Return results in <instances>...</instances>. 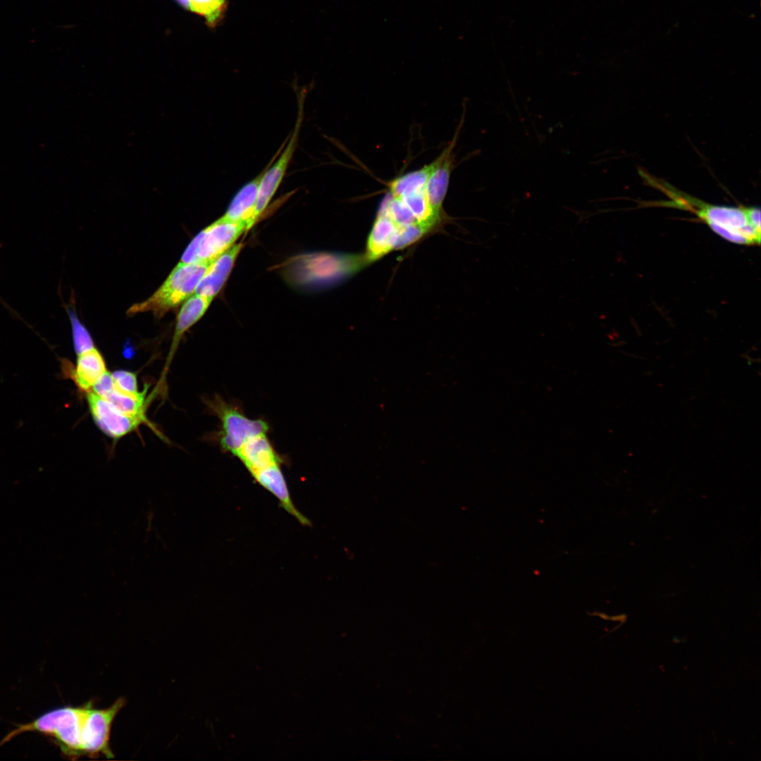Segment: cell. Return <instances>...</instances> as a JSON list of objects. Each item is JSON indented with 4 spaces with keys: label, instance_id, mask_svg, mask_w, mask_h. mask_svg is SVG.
Returning a JSON list of instances; mask_svg holds the SVG:
<instances>
[{
    "label": "cell",
    "instance_id": "1",
    "mask_svg": "<svg viewBox=\"0 0 761 761\" xmlns=\"http://www.w3.org/2000/svg\"><path fill=\"white\" fill-rule=\"evenodd\" d=\"M370 263L365 254L314 252L288 258L278 271L290 287L310 291L338 284Z\"/></svg>",
    "mask_w": 761,
    "mask_h": 761
},
{
    "label": "cell",
    "instance_id": "2",
    "mask_svg": "<svg viewBox=\"0 0 761 761\" xmlns=\"http://www.w3.org/2000/svg\"><path fill=\"white\" fill-rule=\"evenodd\" d=\"M671 206L693 212L712 231L726 240L738 245H759L761 230L750 222L747 207L714 205L683 194L663 183Z\"/></svg>",
    "mask_w": 761,
    "mask_h": 761
},
{
    "label": "cell",
    "instance_id": "3",
    "mask_svg": "<svg viewBox=\"0 0 761 761\" xmlns=\"http://www.w3.org/2000/svg\"><path fill=\"white\" fill-rule=\"evenodd\" d=\"M215 259L197 263L179 262L162 285L147 299L132 305L127 314L151 312L156 318L163 316L195 293L201 279Z\"/></svg>",
    "mask_w": 761,
    "mask_h": 761
},
{
    "label": "cell",
    "instance_id": "4",
    "mask_svg": "<svg viewBox=\"0 0 761 761\" xmlns=\"http://www.w3.org/2000/svg\"><path fill=\"white\" fill-rule=\"evenodd\" d=\"M87 703L81 707H63L51 710L35 721L18 726L9 733L1 745L18 734L39 731L52 736L62 752L73 759L82 755L81 730Z\"/></svg>",
    "mask_w": 761,
    "mask_h": 761
},
{
    "label": "cell",
    "instance_id": "5",
    "mask_svg": "<svg viewBox=\"0 0 761 761\" xmlns=\"http://www.w3.org/2000/svg\"><path fill=\"white\" fill-rule=\"evenodd\" d=\"M208 405L221 422L218 442L223 451L233 455L250 438L266 434L269 426L263 419H252L219 397L209 401Z\"/></svg>",
    "mask_w": 761,
    "mask_h": 761
},
{
    "label": "cell",
    "instance_id": "6",
    "mask_svg": "<svg viewBox=\"0 0 761 761\" xmlns=\"http://www.w3.org/2000/svg\"><path fill=\"white\" fill-rule=\"evenodd\" d=\"M246 231L245 224L220 218L194 237L184 251L180 262L197 263L214 260L233 246Z\"/></svg>",
    "mask_w": 761,
    "mask_h": 761
},
{
    "label": "cell",
    "instance_id": "7",
    "mask_svg": "<svg viewBox=\"0 0 761 761\" xmlns=\"http://www.w3.org/2000/svg\"><path fill=\"white\" fill-rule=\"evenodd\" d=\"M297 116L294 129L287 141L283 142L282 147L278 149L271 162L266 166L259 184L255 208L256 221L266 209L280 185L298 142L304 117L305 91L297 90Z\"/></svg>",
    "mask_w": 761,
    "mask_h": 761
},
{
    "label": "cell",
    "instance_id": "8",
    "mask_svg": "<svg viewBox=\"0 0 761 761\" xmlns=\"http://www.w3.org/2000/svg\"><path fill=\"white\" fill-rule=\"evenodd\" d=\"M125 704L124 698L117 699L105 709H94L92 702L87 703L81 730L82 755L94 758L100 755L113 757L109 745L111 729L116 716Z\"/></svg>",
    "mask_w": 761,
    "mask_h": 761
},
{
    "label": "cell",
    "instance_id": "9",
    "mask_svg": "<svg viewBox=\"0 0 761 761\" xmlns=\"http://www.w3.org/2000/svg\"><path fill=\"white\" fill-rule=\"evenodd\" d=\"M91 416L97 426L107 436L118 440L147 421L123 414L105 399L92 391L86 393Z\"/></svg>",
    "mask_w": 761,
    "mask_h": 761
},
{
    "label": "cell",
    "instance_id": "10",
    "mask_svg": "<svg viewBox=\"0 0 761 761\" xmlns=\"http://www.w3.org/2000/svg\"><path fill=\"white\" fill-rule=\"evenodd\" d=\"M455 139L442 151L440 156L432 162V168L428 175L426 194L428 204L435 216L440 220L443 218V203L449 185L452 165V150Z\"/></svg>",
    "mask_w": 761,
    "mask_h": 761
},
{
    "label": "cell",
    "instance_id": "11",
    "mask_svg": "<svg viewBox=\"0 0 761 761\" xmlns=\"http://www.w3.org/2000/svg\"><path fill=\"white\" fill-rule=\"evenodd\" d=\"M242 243H235L219 255L201 279L195 293L214 298L228 280L241 249Z\"/></svg>",
    "mask_w": 761,
    "mask_h": 761
},
{
    "label": "cell",
    "instance_id": "12",
    "mask_svg": "<svg viewBox=\"0 0 761 761\" xmlns=\"http://www.w3.org/2000/svg\"><path fill=\"white\" fill-rule=\"evenodd\" d=\"M213 299L211 297L194 293L184 302L176 318L175 330L163 375L168 369L182 337L204 316Z\"/></svg>",
    "mask_w": 761,
    "mask_h": 761
},
{
    "label": "cell",
    "instance_id": "13",
    "mask_svg": "<svg viewBox=\"0 0 761 761\" xmlns=\"http://www.w3.org/2000/svg\"><path fill=\"white\" fill-rule=\"evenodd\" d=\"M254 479L266 490L272 493L280 502L282 507L303 525L310 521L302 514L294 505L287 485L282 472L280 464H273L250 472Z\"/></svg>",
    "mask_w": 761,
    "mask_h": 761
},
{
    "label": "cell",
    "instance_id": "14",
    "mask_svg": "<svg viewBox=\"0 0 761 761\" xmlns=\"http://www.w3.org/2000/svg\"><path fill=\"white\" fill-rule=\"evenodd\" d=\"M266 168L253 180L245 184L235 194L226 212L221 218L225 221L242 223L248 231L256 223L255 208L258 190Z\"/></svg>",
    "mask_w": 761,
    "mask_h": 761
},
{
    "label": "cell",
    "instance_id": "15",
    "mask_svg": "<svg viewBox=\"0 0 761 761\" xmlns=\"http://www.w3.org/2000/svg\"><path fill=\"white\" fill-rule=\"evenodd\" d=\"M66 372L78 388L85 393L92 391L98 380L106 372L104 359L99 351L94 347L77 355L75 366L70 369L66 362Z\"/></svg>",
    "mask_w": 761,
    "mask_h": 761
},
{
    "label": "cell",
    "instance_id": "16",
    "mask_svg": "<svg viewBox=\"0 0 761 761\" xmlns=\"http://www.w3.org/2000/svg\"><path fill=\"white\" fill-rule=\"evenodd\" d=\"M397 225L385 210L380 207L366 242L365 255L370 262L394 249Z\"/></svg>",
    "mask_w": 761,
    "mask_h": 761
},
{
    "label": "cell",
    "instance_id": "17",
    "mask_svg": "<svg viewBox=\"0 0 761 761\" xmlns=\"http://www.w3.org/2000/svg\"><path fill=\"white\" fill-rule=\"evenodd\" d=\"M234 455L240 459L249 473L273 464H281L283 462L266 434L250 438Z\"/></svg>",
    "mask_w": 761,
    "mask_h": 761
},
{
    "label": "cell",
    "instance_id": "18",
    "mask_svg": "<svg viewBox=\"0 0 761 761\" xmlns=\"http://www.w3.org/2000/svg\"><path fill=\"white\" fill-rule=\"evenodd\" d=\"M147 390V385L142 392L131 393L120 390L114 385V388L103 398L123 414L147 421L145 415Z\"/></svg>",
    "mask_w": 761,
    "mask_h": 761
},
{
    "label": "cell",
    "instance_id": "19",
    "mask_svg": "<svg viewBox=\"0 0 761 761\" xmlns=\"http://www.w3.org/2000/svg\"><path fill=\"white\" fill-rule=\"evenodd\" d=\"M432 168V163L423 168L400 175L388 184L390 194L400 197L405 194L426 189L427 180Z\"/></svg>",
    "mask_w": 761,
    "mask_h": 761
},
{
    "label": "cell",
    "instance_id": "20",
    "mask_svg": "<svg viewBox=\"0 0 761 761\" xmlns=\"http://www.w3.org/2000/svg\"><path fill=\"white\" fill-rule=\"evenodd\" d=\"M191 12L204 18L206 25L214 28L224 18L227 0H190Z\"/></svg>",
    "mask_w": 761,
    "mask_h": 761
},
{
    "label": "cell",
    "instance_id": "21",
    "mask_svg": "<svg viewBox=\"0 0 761 761\" xmlns=\"http://www.w3.org/2000/svg\"><path fill=\"white\" fill-rule=\"evenodd\" d=\"M380 208L385 211L397 227L417 223L414 216L404 202L390 194L385 197Z\"/></svg>",
    "mask_w": 761,
    "mask_h": 761
},
{
    "label": "cell",
    "instance_id": "22",
    "mask_svg": "<svg viewBox=\"0 0 761 761\" xmlns=\"http://www.w3.org/2000/svg\"><path fill=\"white\" fill-rule=\"evenodd\" d=\"M71 323L73 342L77 355L95 347L87 328L81 323L73 311H68Z\"/></svg>",
    "mask_w": 761,
    "mask_h": 761
},
{
    "label": "cell",
    "instance_id": "23",
    "mask_svg": "<svg viewBox=\"0 0 761 761\" xmlns=\"http://www.w3.org/2000/svg\"><path fill=\"white\" fill-rule=\"evenodd\" d=\"M428 232V230L426 228L418 223L397 227L394 249H400L411 245L421 239Z\"/></svg>",
    "mask_w": 761,
    "mask_h": 761
},
{
    "label": "cell",
    "instance_id": "24",
    "mask_svg": "<svg viewBox=\"0 0 761 761\" xmlns=\"http://www.w3.org/2000/svg\"><path fill=\"white\" fill-rule=\"evenodd\" d=\"M116 388L131 393L138 392L137 376L135 373L125 370H116L111 373Z\"/></svg>",
    "mask_w": 761,
    "mask_h": 761
},
{
    "label": "cell",
    "instance_id": "25",
    "mask_svg": "<svg viewBox=\"0 0 761 761\" xmlns=\"http://www.w3.org/2000/svg\"><path fill=\"white\" fill-rule=\"evenodd\" d=\"M180 6L187 11H191L190 0H175Z\"/></svg>",
    "mask_w": 761,
    "mask_h": 761
}]
</instances>
